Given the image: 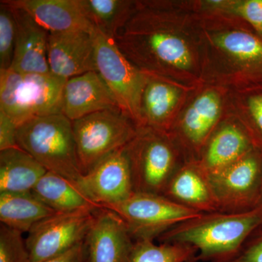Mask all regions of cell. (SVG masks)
I'll return each mask as SVG.
<instances>
[{
    "label": "cell",
    "instance_id": "7",
    "mask_svg": "<svg viewBox=\"0 0 262 262\" xmlns=\"http://www.w3.org/2000/svg\"><path fill=\"white\" fill-rule=\"evenodd\" d=\"M105 208L121 217L134 241H154L169 229L201 213L165 196L144 192H134L126 201Z\"/></svg>",
    "mask_w": 262,
    "mask_h": 262
},
{
    "label": "cell",
    "instance_id": "15",
    "mask_svg": "<svg viewBox=\"0 0 262 262\" xmlns=\"http://www.w3.org/2000/svg\"><path fill=\"white\" fill-rule=\"evenodd\" d=\"M27 13L50 33L84 31L94 27L84 15L79 0H4Z\"/></svg>",
    "mask_w": 262,
    "mask_h": 262
},
{
    "label": "cell",
    "instance_id": "2",
    "mask_svg": "<svg viewBox=\"0 0 262 262\" xmlns=\"http://www.w3.org/2000/svg\"><path fill=\"white\" fill-rule=\"evenodd\" d=\"M18 144L48 171L77 182L81 171L72 121L63 113L34 117L18 127Z\"/></svg>",
    "mask_w": 262,
    "mask_h": 262
},
{
    "label": "cell",
    "instance_id": "24",
    "mask_svg": "<svg viewBox=\"0 0 262 262\" xmlns=\"http://www.w3.org/2000/svg\"><path fill=\"white\" fill-rule=\"evenodd\" d=\"M198 251L188 244L134 241L127 262H198Z\"/></svg>",
    "mask_w": 262,
    "mask_h": 262
},
{
    "label": "cell",
    "instance_id": "6",
    "mask_svg": "<svg viewBox=\"0 0 262 262\" xmlns=\"http://www.w3.org/2000/svg\"><path fill=\"white\" fill-rule=\"evenodd\" d=\"M135 192L163 195L176 172L183 164L178 154L162 131L139 127L137 134L127 145Z\"/></svg>",
    "mask_w": 262,
    "mask_h": 262
},
{
    "label": "cell",
    "instance_id": "30",
    "mask_svg": "<svg viewBox=\"0 0 262 262\" xmlns=\"http://www.w3.org/2000/svg\"><path fill=\"white\" fill-rule=\"evenodd\" d=\"M18 125L3 112L0 111V151L19 147Z\"/></svg>",
    "mask_w": 262,
    "mask_h": 262
},
{
    "label": "cell",
    "instance_id": "5",
    "mask_svg": "<svg viewBox=\"0 0 262 262\" xmlns=\"http://www.w3.org/2000/svg\"><path fill=\"white\" fill-rule=\"evenodd\" d=\"M77 157L82 174L125 147L139 127L120 108L98 112L72 121Z\"/></svg>",
    "mask_w": 262,
    "mask_h": 262
},
{
    "label": "cell",
    "instance_id": "27",
    "mask_svg": "<svg viewBox=\"0 0 262 262\" xmlns=\"http://www.w3.org/2000/svg\"><path fill=\"white\" fill-rule=\"evenodd\" d=\"M21 232L2 225L0 228V262H30Z\"/></svg>",
    "mask_w": 262,
    "mask_h": 262
},
{
    "label": "cell",
    "instance_id": "1",
    "mask_svg": "<svg viewBox=\"0 0 262 262\" xmlns=\"http://www.w3.org/2000/svg\"><path fill=\"white\" fill-rule=\"evenodd\" d=\"M261 225L258 208L239 213H203L169 229L158 241L193 246L198 250V261L231 262Z\"/></svg>",
    "mask_w": 262,
    "mask_h": 262
},
{
    "label": "cell",
    "instance_id": "4",
    "mask_svg": "<svg viewBox=\"0 0 262 262\" xmlns=\"http://www.w3.org/2000/svg\"><path fill=\"white\" fill-rule=\"evenodd\" d=\"M97 72L111 91L118 108L138 127H142L141 102L149 76L117 47L115 39L97 29L92 32Z\"/></svg>",
    "mask_w": 262,
    "mask_h": 262
},
{
    "label": "cell",
    "instance_id": "29",
    "mask_svg": "<svg viewBox=\"0 0 262 262\" xmlns=\"http://www.w3.org/2000/svg\"><path fill=\"white\" fill-rule=\"evenodd\" d=\"M231 262H262V225L248 237L237 257Z\"/></svg>",
    "mask_w": 262,
    "mask_h": 262
},
{
    "label": "cell",
    "instance_id": "3",
    "mask_svg": "<svg viewBox=\"0 0 262 262\" xmlns=\"http://www.w3.org/2000/svg\"><path fill=\"white\" fill-rule=\"evenodd\" d=\"M66 82L51 73L0 70V111L18 127L34 117L61 113Z\"/></svg>",
    "mask_w": 262,
    "mask_h": 262
},
{
    "label": "cell",
    "instance_id": "19",
    "mask_svg": "<svg viewBox=\"0 0 262 262\" xmlns=\"http://www.w3.org/2000/svg\"><path fill=\"white\" fill-rule=\"evenodd\" d=\"M31 192L56 213L101 208L84 195L76 183L51 171L43 176Z\"/></svg>",
    "mask_w": 262,
    "mask_h": 262
},
{
    "label": "cell",
    "instance_id": "18",
    "mask_svg": "<svg viewBox=\"0 0 262 262\" xmlns=\"http://www.w3.org/2000/svg\"><path fill=\"white\" fill-rule=\"evenodd\" d=\"M47 172L21 148L0 151V193L31 192Z\"/></svg>",
    "mask_w": 262,
    "mask_h": 262
},
{
    "label": "cell",
    "instance_id": "32",
    "mask_svg": "<svg viewBox=\"0 0 262 262\" xmlns=\"http://www.w3.org/2000/svg\"><path fill=\"white\" fill-rule=\"evenodd\" d=\"M85 250L84 242L81 243L60 256L40 262H84Z\"/></svg>",
    "mask_w": 262,
    "mask_h": 262
},
{
    "label": "cell",
    "instance_id": "14",
    "mask_svg": "<svg viewBox=\"0 0 262 262\" xmlns=\"http://www.w3.org/2000/svg\"><path fill=\"white\" fill-rule=\"evenodd\" d=\"M10 6L16 24L14 56L10 69L23 73H51L48 62L50 32L39 25L27 12Z\"/></svg>",
    "mask_w": 262,
    "mask_h": 262
},
{
    "label": "cell",
    "instance_id": "21",
    "mask_svg": "<svg viewBox=\"0 0 262 262\" xmlns=\"http://www.w3.org/2000/svg\"><path fill=\"white\" fill-rule=\"evenodd\" d=\"M220 96L207 91L194 100L181 122V134L187 144L195 149L204 146L220 116Z\"/></svg>",
    "mask_w": 262,
    "mask_h": 262
},
{
    "label": "cell",
    "instance_id": "31",
    "mask_svg": "<svg viewBox=\"0 0 262 262\" xmlns=\"http://www.w3.org/2000/svg\"><path fill=\"white\" fill-rule=\"evenodd\" d=\"M237 11L262 35V0H247L239 3Z\"/></svg>",
    "mask_w": 262,
    "mask_h": 262
},
{
    "label": "cell",
    "instance_id": "16",
    "mask_svg": "<svg viewBox=\"0 0 262 262\" xmlns=\"http://www.w3.org/2000/svg\"><path fill=\"white\" fill-rule=\"evenodd\" d=\"M163 195L199 213L219 211L209 176L198 161L183 164L170 179Z\"/></svg>",
    "mask_w": 262,
    "mask_h": 262
},
{
    "label": "cell",
    "instance_id": "28",
    "mask_svg": "<svg viewBox=\"0 0 262 262\" xmlns=\"http://www.w3.org/2000/svg\"><path fill=\"white\" fill-rule=\"evenodd\" d=\"M247 108L252 131L249 134L255 147L262 152V93L248 98Z\"/></svg>",
    "mask_w": 262,
    "mask_h": 262
},
{
    "label": "cell",
    "instance_id": "20",
    "mask_svg": "<svg viewBox=\"0 0 262 262\" xmlns=\"http://www.w3.org/2000/svg\"><path fill=\"white\" fill-rule=\"evenodd\" d=\"M55 213L32 192L0 193L2 225L21 233H28L36 224Z\"/></svg>",
    "mask_w": 262,
    "mask_h": 262
},
{
    "label": "cell",
    "instance_id": "11",
    "mask_svg": "<svg viewBox=\"0 0 262 262\" xmlns=\"http://www.w3.org/2000/svg\"><path fill=\"white\" fill-rule=\"evenodd\" d=\"M48 62L51 74L67 80L87 72H97L92 33H50Z\"/></svg>",
    "mask_w": 262,
    "mask_h": 262
},
{
    "label": "cell",
    "instance_id": "9",
    "mask_svg": "<svg viewBox=\"0 0 262 262\" xmlns=\"http://www.w3.org/2000/svg\"><path fill=\"white\" fill-rule=\"evenodd\" d=\"M97 210L56 213L36 224L25 239L30 262L56 257L84 242Z\"/></svg>",
    "mask_w": 262,
    "mask_h": 262
},
{
    "label": "cell",
    "instance_id": "10",
    "mask_svg": "<svg viewBox=\"0 0 262 262\" xmlns=\"http://www.w3.org/2000/svg\"><path fill=\"white\" fill-rule=\"evenodd\" d=\"M76 184L99 208L126 201L135 192L127 146L101 160Z\"/></svg>",
    "mask_w": 262,
    "mask_h": 262
},
{
    "label": "cell",
    "instance_id": "23",
    "mask_svg": "<svg viewBox=\"0 0 262 262\" xmlns=\"http://www.w3.org/2000/svg\"><path fill=\"white\" fill-rule=\"evenodd\" d=\"M84 15L106 37L115 39L131 15V3L122 0H79Z\"/></svg>",
    "mask_w": 262,
    "mask_h": 262
},
{
    "label": "cell",
    "instance_id": "12",
    "mask_svg": "<svg viewBox=\"0 0 262 262\" xmlns=\"http://www.w3.org/2000/svg\"><path fill=\"white\" fill-rule=\"evenodd\" d=\"M84 244L89 262H127L134 241L120 215L99 208Z\"/></svg>",
    "mask_w": 262,
    "mask_h": 262
},
{
    "label": "cell",
    "instance_id": "26",
    "mask_svg": "<svg viewBox=\"0 0 262 262\" xmlns=\"http://www.w3.org/2000/svg\"><path fill=\"white\" fill-rule=\"evenodd\" d=\"M16 24L10 5L0 2V70L11 67L14 56Z\"/></svg>",
    "mask_w": 262,
    "mask_h": 262
},
{
    "label": "cell",
    "instance_id": "8",
    "mask_svg": "<svg viewBox=\"0 0 262 262\" xmlns=\"http://www.w3.org/2000/svg\"><path fill=\"white\" fill-rule=\"evenodd\" d=\"M209 178L219 211H253L257 208L262 195V152L254 148Z\"/></svg>",
    "mask_w": 262,
    "mask_h": 262
},
{
    "label": "cell",
    "instance_id": "25",
    "mask_svg": "<svg viewBox=\"0 0 262 262\" xmlns=\"http://www.w3.org/2000/svg\"><path fill=\"white\" fill-rule=\"evenodd\" d=\"M215 46L245 64L262 69V40L251 33L231 31L215 36Z\"/></svg>",
    "mask_w": 262,
    "mask_h": 262
},
{
    "label": "cell",
    "instance_id": "33",
    "mask_svg": "<svg viewBox=\"0 0 262 262\" xmlns=\"http://www.w3.org/2000/svg\"><path fill=\"white\" fill-rule=\"evenodd\" d=\"M258 208V209L259 210V211H261L262 213V195L261 199H260L259 203H258L257 208Z\"/></svg>",
    "mask_w": 262,
    "mask_h": 262
},
{
    "label": "cell",
    "instance_id": "17",
    "mask_svg": "<svg viewBox=\"0 0 262 262\" xmlns=\"http://www.w3.org/2000/svg\"><path fill=\"white\" fill-rule=\"evenodd\" d=\"M254 148L246 131L233 124H227L210 136L196 161L210 176L241 159Z\"/></svg>",
    "mask_w": 262,
    "mask_h": 262
},
{
    "label": "cell",
    "instance_id": "22",
    "mask_svg": "<svg viewBox=\"0 0 262 262\" xmlns=\"http://www.w3.org/2000/svg\"><path fill=\"white\" fill-rule=\"evenodd\" d=\"M179 99L177 88L149 76L141 102L142 127L161 131Z\"/></svg>",
    "mask_w": 262,
    "mask_h": 262
},
{
    "label": "cell",
    "instance_id": "13",
    "mask_svg": "<svg viewBox=\"0 0 262 262\" xmlns=\"http://www.w3.org/2000/svg\"><path fill=\"white\" fill-rule=\"evenodd\" d=\"M119 108L116 101L97 72L69 79L62 94L61 113L71 121L104 111Z\"/></svg>",
    "mask_w": 262,
    "mask_h": 262
}]
</instances>
